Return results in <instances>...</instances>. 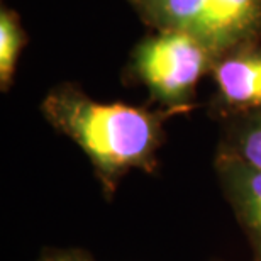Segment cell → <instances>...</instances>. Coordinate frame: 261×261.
Wrapping results in <instances>:
<instances>
[{"mask_svg":"<svg viewBox=\"0 0 261 261\" xmlns=\"http://www.w3.org/2000/svg\"><path fill=\"white\" fill-rule=\"evenodd\" d=\"M55 129L68 136L88 156L103 194L112 197L130 170L154 171L156 153L165 139L166 114L127 103H103L73 85L53 88L41 106Z\"/></svg>","mask_w":261,"mask_h":261,"instance_id":"cell-1","label":"cell"},{"mask_svg":"<svg viewBox=\"0 0 261 261\" xmlns=\"http://www.w3.org/2000/svg\"><path fill=\"white\" fill-rule=\"evenodd\" d=\"M161 31L195 38L211 55L229 53L261 34V0H136Z\"/></svg>","mask_w":261,"mask_h":261,"instance_id":"cell-2","label":"cell"},{"mask_svg":"<svg viewBox=\"0 0 261 261\" xmlns=\"http://www.w3.org/2000/svg\"><path fill=\"white\" fill-rule=\"evenodd\" d=\"M212 56L195 38L180 31H160L141 43L134 55V71L151 97L171 111L187 109L198 80Z\"/></svg>","mask_w":261,"mask_h":261,"instance_id":"cell-3","label":"cell"},{"mask_svg":"<svg viewBox=\"0 0 261 261\" xmlns=\"http://www.w3.org/2000/svg\"><path fill=\"white\" fill-rule=\"evenodd\" d=\"M214 166L222 194L249 241L253 261H261V170L219 153Z\"/></svg>","mask_w":261,"mask_h":261,"instance_id":"cell-4","label":"cell"},{"mask_svg":"<svg viewBox=\"0 0 261 261\" xmlns=\"http://www.w3.org/2000/svg\"><path fill=\"white\" fill-rule=\"evenodd\" d=\"M212 75L227 114L261 109V49H232L214 61Z\"/></svg>","mask_w":261,"mask_h":261,"instance_id":"cell-5","label":"cell"},{"mask_svg":"<svg viewBox=\"0 0 261 261\" xmlns=\"http://www.w3.org/2000/svg\"><path fill=\"white\" fill-rule=\"evenodd\" d=\"M217 153L261 170V109L227 114Z\"/></svg>","mask_w":261,"mask_h":261,"instance_id":"cell-6","label":"cell"},{"mask_svg":"<svg viewBox=\"0 0 261 261\" xmlns=\"http://www.w3.org/2000/svg\"><path fill=\"white\" fill-rule=\"evenodd\" d=\"M24 46V33L12 12L2 10L0 14V83L5 90L15 71L20 49Z\"/></svg>","mask_w":261,"mask_h":261,"instance_id":"cell-7","label":"cell"},{"mask_svg":"<svg viewBox=\"0 0 261 261\" xmlns=\"http://www.w3.org/2000/svg\"><path fill=\"white\" fill-rule=\"evenodd\" d=\"M39 261H93L87 253L80 249H53L46 251Z\"/></svg>","mask_w":261,"mask_h":261,"instance_id":"cell-8","label":"cell"}]
</instances>
